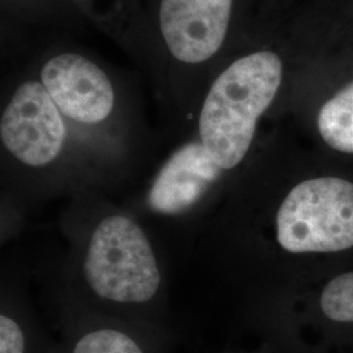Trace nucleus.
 Returning a JSON list of instances; mask_svg holds the SVG:
<instances>
[{"instance_id": "obj_8", "label": "nucleus", "mask_w": 353, "mask_h": 353, "mask_svg": "<svg viewBox=\"0 0 353 353\" xmlns=\"http://www.w3.org/2000/svg\"><path fill=\"white\" fill-rule=\"evenodd\" d=\"M318 130L331 148L353 153V83L322 106Z\"/></svg>"}, {"instance_id": "obj_7", "label": "nucleus", "mask_w": 353, "mask_h": 353, "mask_svg": "<svg viewBox=\"0 0 353 353\" xmlns=\"http://www.w3.org/2000/svg\"><path fill=\"white\" fill-rule=\"evenodd\" d=\"M202 143H189L165 163L152 185L148 202L153 211L163 214L185 212L198 202L221 174Z\"/></svg>"}, {"instance_id": "obj_3", "label": "nucleus", "mask_w": 353, "mask_h": 353, "mask_svg": "<svg viewBox=\"0 0 353 353\" xmlns=\"http://www.w3.org/2000/svg\"><path fill=\"white\" fill-rule=\"evenodd\" d=\"M276 237L290 252H335L353 246V185L336 176L303 181L276 216Z\"/></svg>"}, {"instance_id": "obj_1", "label": "nucleus", "mask_w": 353, "mask_h": 353, "mask_svg": "<svg viewBox=\"0 0 353 353\" xmlns=\"http://www.w3.org/2000/svg\"><path fill=\"white\" fill-rule=\"evenodd\" d=\"M281 75L278 55L258 51L237 59L214 80L203 103L199 132L201 143L223 170L237 166L249 152Z\"/></svg>"}, {"instance_id": "obj_2", "label": "nucleus", "mask_w": 353, "mask_h": 353, "mask_svg": "<svg viewBox=\"0 0 353 353\" xmlns=\"http://www.w3.org/2000/svg\"><path fill=\"white\" fill-rule=\"evenodd\" d=\"M84 274L97 296L114 303H147L161 283L150 241L135 221L121 214L103 219L94 229Z\"/></svg>"}, {"instance_id": "obj_4", "label": "nucleus", "mask_w": 353, "mask_h": 353, "mask_svg": "<svg viewBox=\"0 0 353 353\" xmlns=\"http://www.w3.org/2000/svg\"><path fill=\"white\" fill-rule=\"evenodd\" d=\"M65 135L61 110L43 84L20 85L0 122L1 141L13 157L29 166L50 164L62 152Z\"/></svg>"}, {"instance_id": "obj_6", "label": "nucleus", "mask_w": 353, "mask_h": 353, "mask_svg": "<svg viewBox=\"0 0 353 353\" xmlns=\"http://www.w3.org/2000/svg\"><path fill=\"white\" fill-rule=\"evenodd\" d=\"M42 84L61 113L85 125L105 121L113 110L114 90L100 67L77 54L51 58L41 71Z\"/></svg>"}, {"instance_id": "obj_10", "label": "nucleus", "mask_w": 353, "mask_h": 353, "mask_svg": "<svg viewBox=\"0 0 353 353\" xmlns=\"http://www.w3.org/2000/svg\"><path fill=\"white\" fill-rule=\"evenodd\" d=\"M74 353H143L138 343L128 335L102 328L84 335L75 345Z\"/></svg>"}, {"instance_id": "obj_5", "label": "nucleus", "mask_w": 353, "mask_h": 353, "mask_svg": "<svg viewBox=\"0 0 353 353\" xmlns=\"http://www.w3.org/2000/svg\"><path fill=\"white\" fill-rule=\"evenodd\" d=\"M233 0H161L160 26L170 54L202 63L224 43Z\"/></svg>"}, {"instance_id": "obj_11", "label": "nucleus", "mask_w": 353, "mask_h": 353, "mask_svg": "<svg viewBox=\"0 0 353 353\" xmlns=\"http://www.w3.org/2000/svg\"><path fill=\"white\" fill-rule=\"evenodd\" d=\"M23 330L8 316H0V353H24Z\"/></svg>"}, {"instance_id": "obj_9", "label": "nucleus", "mask_w": 353, "mask_h": 353, "mask_svg": "<svg viewBox=\"0 0 353 353\" xmlns=\"http://www.w3.org/2000/svg\"><path fill=\"white\" fill-rule=\"evenodd\" d=\"M321 307L335 322H353V272L332 279L321 296Z\"/></svg>"}]
</instances>
